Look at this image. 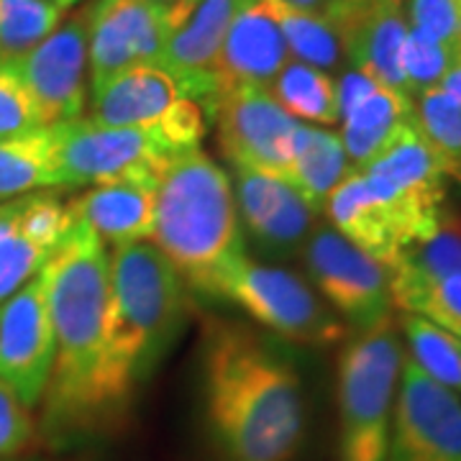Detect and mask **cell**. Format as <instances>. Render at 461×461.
Listing matches in <instances>:
<instances>
[{
	"label": "cell",
	"mask_w": 461,
	"mask_h": 461,
	"mask_svg": "<svg viewBox=\"0 0 461 461\" xmlns=\"http://www.w3.org/2000/svg\"><path fill=\"white\" fill-rule=\"evenodd\" d=\"M54 323V366L44 393V430L54 438L113 426L126 408L108 372L111 262L95 230L75 218L62 244L39 269Z\"/></svg>",
	"instance_id": "1"
},
{
	"label": "cell",
	"mask_w": 461,
	"mask_h": 461,
	"mask_svg": "<svg viewBox=\"0 0 461 461\" xmlns=\"http://www.w3.org/2000/svg\"><path fill=\"white\" fill-rule=\"evenodd\" d=\"M203 411L223 461H290L305 433L295 366L244 323L205 326Z\"/></svg>",
	"instance_id": "2"
},
{
	"label": "cell",
	"mask_w": 461,
	"mask_h": 461,
	"mask_svg": "<svg viewBox=\"0 0 461 461\" xmlns=\"http://www.w3.org/2000/svg\"><path fill=\"white\" fill-rule=\"evenodd\" d=\"M151 244L187 290L205 297H213L218 277L247 257L233 182L200 147L182 151L162 169Z\"/></svg>",
	"instance_id": "3"
},
{
	"label": "cell",
	"mask_w": 461,
	"mask_h": 461,
	"mask_svg": "<svg viewBox=\"0 0 461 461\" xmlns=\"http://www.w3.org/2000/svg\"><path fill=\"white\" fill-rule=\"evenodd\" d=\"M108 372L118 402L129 411L133 393L172 348L187 318V285L149 241L111 249Z\"/></svg>",
	"instance_id": "4"
},
{
	"label": "cell",
	"mask_w": 461,
	"mask_h": 461,
	"mask_svg": "<svg viewBox=\"0 0 461 461\" xmlns=\"http://www.w3.org/2000/svg\"><path fill=\"white\" fill-rule=\"evenodd\" d=\"M65 187L103 185L126 177H159L169 159L198 149L208 131V113L187 100L157 126H103L93 118L57 123Z\"/></svg>",
	"instance_id": "5"
},
{
	"label": "cell",
	"mask_w": 461,
	"mask_h": 461,
	"mask_svg": "<svg viewBox=\"0 0 461 461\" xmlns=\"http://www.w3.org/2000/svg\"><path fill=\"white\" fill-rule=\"evenodd\" d=\"M405 348L395 315L354 330L339 354V461H384Z\"/></svg>",
	"instance_id": "6"
},
{
	"label": "cell",
	"mask_w": 461,
	"mask_h": 461,
	"mask_svg": "<svg viewBox=\"0 0 461 461\" xmlns=\"http://www.w3.org/2000/svg\"><path fill=\"white\" fill-rule=\"evenodd\" d=\"M213 297L230 300L259 326L293 344H339L348 330L336 311L300 275L249 257H241L218 277Z\"/></svg>",
	"instance_id": "7"
},
{
	"label": "cell",
	"mask_w": 461,
	"mask_h": 461,
	"mask_svg": "<svg viewBox=\"0 0 461 461\" xmlns=\"http://www.w3.org/2000/svg\"><path fill=\"white\" fill-rule=\"evenodd\" d=\"M362 172L372 195L393 215L405 249L430 236L446 205L448 175L426 147L415 123L397 133Z\"/></svg>",
	"instance_id": "8"
},
{
	"label": "cell",
	"mask_w": 461,
	"mask_h": 461,
	"mask_svg": "<svg viewBox=\"0 0 461 461\" xmlns=\"http://www.w3.org/2000/svg\"><path fill=\"white\" fill-rule=\"evenodd\" d=\"M300 254L318 293L346 326L362 330L393 315L387 267L346 241L333 226L315 223Z\"/></svg>",
	"instance_id": "9"
},
{
	"label": "cell",
	"mask_w": 461,
	"mask_h": 461,
	"mask_svg": "<svg viewBox=\"0 0 461 461\" xmlns=\"http://www.w3.org/2000/svg\"><path fill=\"white\" fill-rule=\"evenodd\" d=\"M384 461H461V397L405 354Z\"/></svg>",
	"instance_id": "10"
},
{
	"label": "cell",
	"mask_w": 461,
	"mask_h": 461,
	"mask_svg": "<svg viewBox=\"0 0 461 461\" xmlns=\"http://www.w3.org/2000/svg\"><path fill=\"white\" fill-rule=\"evenodd\" d=\"M175 26L149 0H95L90 3L87 62L93 95L136 67L159 65Z\"/></svg>",
	"instance_id": "11"
},
{
	"label": "cell",
	"mask_w": 461,
	"mask_h": 461,
	"mask_svg": "<svg viewBox=\"0 0 461 461\" xmlns=\"http://www.w3.org/2000/svg\"><path fill=\"white\" fill-rule=\"evenodd\" d=\"M213 121L218 147L230 167L257 169L285 180L297 121L282 111L267 87H236L221 93Z\"/></svg>",
	"instance_id": "12"
},
{
	"label": "cell",
	"mask_w": 461,
	"mask_h": 461,
	"mask_svg": "<svg viewBox=\"0 0 461 461\" xmlns=\"http://www.w3.org/2000/svg\"><path fill=\"white\" fill-rule=\"evenodd\" d=\"M57 341L50 297L36 275L0 305V382L26 408H36L47 393Z\"/></svg>",
	"instance_id": "13"
},
{
	"label": "cell",
	"mask_w": 461,
	"mask_h": 461,
	"mask_svg": "<svg viewBox=\"0 0 461 461\" xmlns=\"http://www.w3.org/2000/svg\"><path fill=\"white\" fill-rule=\"evenodd\" d=\"M87 33L90 5L75 11L54 32L18 59L44 126L83 118L87 105Z\"/></svg>",
	"instance_id": "14"
},
{
	"label": "cell",
	"mask_w": 461,
	"mask_h": 461,
	"mask_svg": "<svg viewBox=\"0 0 461 461\" xmlns=\"http://www.w3.org/2000/svg\"><path fill=\"white\" fill-rule=\"evenodd\" d=\"M323 16L336 32L341 54L354 69L408 95L400 65L408 16L395 0H330Z\"/></svg>",
	"instance_id": "15"
},
{
	"label": "cell",
	"mask_w": 461,
	"mask_h": 461,
	"mask_svg": "<svg viewBox=\"0 0 461 461\" xmlns=\"http://www.w3.org/2000/svg\"><path fill=\"white\" fill-rule=\"evenodd\" d=\"M233 172L239 218L257 249L275 259H290L300 254L315 229L318 213L282 177L244 167H233Z\"/></svg>",
	"instance_id": "16"
},
{
	"label": "cell",
	"mask_w": 461,
	"mask_h": 461,
	"mask_svg": "<svg viewBox=\"0 0 461 461\" xmlns=\"http://www.w3.org/2000/svg\"><path fill=\"white\" fill-rule=\"evenodd\" d=\"M251 0H200L193 16L182 23L167 41L159 67L172 72L187 90V95L205 108L208 121H213L218 85L213 67L230 23Z\"/></svg>",
	"instance_id": "17"
},
{
	"label": "cell",
	"mask_w": 461,
	"mask_h": 461,
	"mask_svg": "<svg viewBox=\"0 0 461 461\" xmlns=\"http://www.w3.org/2000/svg\"><path fill=\"white\" fill-rule=\"evenodd\" d=\"M287 62L290 50L280 23L264 0H251L230 23L215 59L213 80L218 93L236 87H269Z\"/></svg>",
	"instance_id": "18"
},
{
	"label": "cell",
	"mask_w": 461,
	"mask_h": 461,
	"mask_svg": "<svg viewBox=\"0 0 461 461\" xmlns=\"http://www.w3.org/2000/svg\"><path fill=\"white\" fill-rule=\"evenodd\" d=\"M157 185L159 177H126L93 185L85 195L69 203V211L95 230L103 244L123 247L149 241L157 213Z\"/></svg>",
	"instance_id": "19"
},
{
	"label": "cell",
	"mask_w": 461,
	"mask_h": 461,
	"mask_svg": "<svg viewBox=\"0 0 461 461\" xmlns=\"http://www.w3.org/2000/svg\"><path fill=\"white\" fill-rule=\"evenodd\" d=\"M193 100L165 67L147 65L118 75L93 95V121L103 126H157Z\"/></svg>",
	"instance_id": "20"
},
{
	"label": "cell",
	"mask_w": 461,
	"mask_h": 461,
	"mask_svg": "<svg viewBox=\"0 0 461 461\" xmlns=\"http://www.w3.org/2000/svg\"><path fill=\"white\" fill-rule=\"evenodd\" d=\"M323 213L329 215L330 226L351 241L364 254L377 259L384 267L395 262L397 254L405 249L393 215L366 187L362 172H351L326 203Z\"/></svg>",
	"instance_id": "21"
},
{
	"label": "cell",
	"mask_w": 461,
	"mask_h": 461,
	"mask_svg": "<svg viewBox=\"0 0 461 461\" xmlns=\"http://www.w3.org/2000/svg\"><path fill=\"white\" fill-rule=\"evenodd\" d=\"M412 121V98L393 87L375 85L359 103L341 113V144L354 169L379 157Z\"/></svg>",
	"instance_id": "22"
},
{
	"label": "cell",
	"mask_w": 461,
	"mask_h": 461,
	"mask_svg": "<svg viewBox=\"0 0 461 461\" xmlns=\"http://www.w3.org/2000/svg\"><path fill=\"white\" fill-rule=\"evenodd\" d=\"M354 172L341 136L311 123H297L293 157L285 169V182L295 187L315 213H323L333 190Z\"/></svg>",
	"instance_id": "23"
},
{
	"label": "cell",
	"mask_w": 461,
	"mask_h": 461,
	"mask_svg": "<svg viewBox=\"0 0 461 461\" xmlns=\"http://www.w3.org/2000/svg\"><path fill=\"white\" fill-rule=\"evenodd\" d=\"M65 187L54 126L0 139V203Z\"/></svg>",
	"instance_id": "24"
},
{
	"label": "cell",
	"mask_w": 461,
	"mask_h": 461,
	"mask_svg": "<svg viewBox=\"0 0 461 461\" xmlns=\"http://www.w3.org/2000/svg\"><path fill=\"white\" fill-rule=\"evenodd\" d=\"M387 272L393 305L395 300L429 282L461 272V211L446 203L430 236L402 249L395 262L387 267Z\"/></svg>",
	"instance_id": "25"
},
{
	"label": "cell",
	"mask_w": 461,
	"mask_h": 461,
	"mask_svg": "<svg viewBox=\"0 0 461 461\" xmlns=\"http://www.w3.org/2000/svg\"><path fill=\"white\" fill-rule=\"evenodd\" d=\"M280 108L297 123L333 126L341 121L336 80L318 67L290 59L267 87Z\"/></svg>",
	"instance_id": "26"
},
{
	"label": "cell",
	"mask_w": 461,
	"mask_h": 461,
	"mask_svg": "<svg viewBox=\"0 0 461 461\" xmlns=\"http://www.w3.org/2000/svg\"><path fill=\"white\" fill-rule=\"evenodd\" d=\"M412 123L448 177L461 180V103L441 87L412 98Z\"/></svg>",
	"instance_id": "27"
},
{
	"label": "cell",
	"mask_w": 461,
	"mask_h": 461,
	"mask_svg": "<svg viewBox=\"0 0 461 461\" xmlns=\"http://www.w3.org/2000/svg\"><path fill=\"white\" fill-rule=\"evenodd\" d=\"M264 3L272 11L275 21L280 23L285 44L297 62L318 67L323 72L341 65V59H344L341 44H339L336 32L330 29V23L323 14L300 11L295 5H287L282 0H264Z\"/></svg>",
	"instance_id": "28"
},
{
	"label": "cell",
	"mask_w": 461,
	"mask_h": 461,
	"mask_svg": "<svg viewBox=\"0 0 461 461\" xmlns=\"http://www.w3.org/2000/svg\"><path fill=\"white\" fill-rule=\"evenodd\" d=\"M400 329L405 333L408 357L418 364L433 382L461 395V339L441 326L426 321L423 315L402 313Z\"/></svg>",
	"instance_id": "29"
},
{
	"label": "cell",
	"mask_w": 461,
	"mask_h": 461,
	"mask_svg": "<svg viewBox=\"0 0 461 461\" xmlns=\"http://www.w3.org/2000/svg\"><path fill=\"white\" fill-rule=\"evenodd\" d=\"M62 23V8L50 0H0V54L21 59Z\"/></svg>",
	"instance_id": "30"
},
{
	"label": "cell",
	"mask_w": 461,
	"mask_h": 461,
	"mask_svg": "<svg viewBox=\"0 0 461 461\" xmlns=\"http://www.w3.org/2000/svg\"><path fill=\"white\" fill-rule=\"evenodd\" d=\"M51 251L54 249L39 241L21 226V213H18L16 223L0 233V305L39 275Z\"/></svg>",
	"instance_id": "31"
},
{
	"label": "cell",
	"mask_w": 461,
	"mask_h": 461,
	"mask_svg": "<svg viewBox=\"0 0 461 461\" xmlns=\"http://www.w3.org/2000/svg\"><path fill=\"white\" fill-rule=\"evenodd\" d=\"M456 54H459V50H454L451 44L438 41L426 32H418L411 26L408 36H405V44H402V54H400L408 95L415 98L423 90L438 87L446 77V72L454 65Z\"/></svg>",
	"instance_id": "32"
},
{
	"label": "cell",
	"mask_w": 461,
	"mask_h": 461,
	"mask_svg": "<svg viewBox=\"0 0 461 461\" xmlns=\"http://www.w3.org/2000/svg\"><path fill=\"white\" fill-rule=\"evenodd\" d=\"M395 308L400 313L423 315L426 321L461 339V272L402 295L395 300Z\"/></svg>",
	"instance_id": "33"
},
{
	"label": "cell",
	"mask_w": 461,
	"mask_h": 461,
	"mask_svg": "<svg viewBox=\"0 0 461 461\" xmlns=\"http://www.w3.org/2000/svg\"><path fill=\"white\" fill-rule=\"evenodd\" d=\"M44 129L29 85L23 80L18 59L0 54V139Z\"/></svg>",
	"instance_id": "34"
},
{
	"label": "cell",
	"mask_w": 461,
	"mask_h": 461,
	"mask_svg": "<svg viewBox=\"0 0 461 461\" xmlns=\"http://www.w3.org/2000/svg\"><path fill=\"white\" fill-rule=\"evenodd\" d=\"M408 23L461 50V0H408Z\"/></svg>",
	"instance_id": "35"
},
{
	"label": "cell",
	"mask_w": 461,
	"mask_h": 461,
	"mask_svg": "<svg viewBox=\"0 0 461 461\" xmlns=\"http://www.w3.org/2000/svg\"><path fill=\"white\" fill-rule=\"evenodd\" d=\"M33 426L32 408L21 402V397L0 382V456H14L32 444Z\"/></svg>",
	"instance_id": "36"
},
{
	"label": "cell",
	"mask_w": 461,
	"mask_h": 461,
	"mask_svg": "<svg viewBox=\"0 0 461 461\" xmlns=\"http://www.w3.org/2000/svg\"><path fill=\"white\" fill-rule=\"evenodd\" d=\"M149 3H154L157 8L165 11L169 23L175 26V32L180 29L187 18L193 16V11L200 5V0H149Z\"/></svg>",
	"instance_id": "37"
},
{
	"label": "cell",
	"mask_w": 461,
	"mask_h": 461,
	"mask_svg": "<svg viewBox=\"0 0 461 461\" xmlns=\"http://www.w3.org/2000/svg\"><path fill=\"white\" fill-rule=\"evenodd\" d=\"M441 90H446L448 95L454 100H459L461 103V50L459 54H456V59H454V65H451V69L446 72V77L441 80V85H438Z\"/></svg>",
	"instance_id": "38"
},
{
	"label": "cell",
	"mask_w": 461,
	"mask_h": 461,
	"mask_svg": "<svg viewBox=\"0 0 461 461\" xmlns=\"http://www.w3.org/2000/svg\"><path fill=\"white\" fill-rule=\"evenodd\" d=\"M287 5H295L300 11H311V14H323L329 8L330 0H282Z\"/></svg>",
	"instance_id": "39"
},
{
	"label": "cell",
	"mask_w": 461,
	"mask_h": 461,
	"mask_svg": "<svg viewBox=\"0 0 461 461\" xmlns=\"http://www.w3.org/2000/svg\"><path fill=\"white\" fill-rule=\"evenodd\" d=\"M50 3L59 5V8L65 11V8H72V5H75V3H80V0H50Z\"/></svg>",
	"instance_id": "40"
},
{
	"label": "cell",
	"mask_w": 461,
	"mask_h": 461,
	"mask_svg": "<svg viewBox=\"0 0 461 461\" xmlns=\"http://www.w3.org/2000/svg\"><path fill=\"white\" fill-rule=\"evenodd\" d=\"M395 3H400V5H402V3H405V0H395Z\"/></svg>",
	"instance_id": "41"
}]
</instances>
